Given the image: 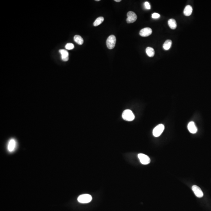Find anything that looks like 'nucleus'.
Here are the masks:
<instances>
[{
	"label": "nucleus",
	"mask_w": 211,
	"mask_h": 211,
	"mask_svg": "<svg viewBox=\"0 0 211 211\" xmlns=\"http://www.w3.org/2000/svg\"><path fill=\"white\" fill-rule=\"evenodd\" d=\"M122 117L125 120L131 121L134 119L135 117L133 113L131 110H126L123 111Z\"/></svg>",
	"instance_id": "f257e3e1"
},
{
	"label": "nucleus",
	"mask_w": 211,
	"mask_h": 211,
	"mask_svg": "<svg viewBox=\"0 0 211 211\" xmlns=\"http://www.w3.org/2000/svg\"><path fill=\"white\" fill-rule=\"evenodd\" d=\"M92 198L91 195L88 194H84L79 196L78 201L81 203H88L91 201Z\"/></svg>",
	"instance_id": "f03ea898"
},
{
	"label": "nucleus",
	"mask_w": 211,
	"mask_h": 211,
	"mask_svg": "<svg viewBox=\"0 0 211 211\" xmlns=\"http://www.w3.org/2000/svg\"><path fill=\"white\" fill-rule=\"evenodd\" d=\"M116 42V38L114 35L110 36L107 40V45L108 48L110 49H114L115 47Z\"/></svg>",
	"instance_id": "7ed1b4c3"
},
{
	"label": "nucleus",
	"mask_w": 211,
	"mask_h": 211,
	"mask_svg": "<svg viewBox=\"0 0 211 211\" xmlns=\"http://www.w3.org/2000/svg\"><path fill=\"white\" fill-rule=\"evenodd\" d=\"M165 129L164 125L163 124H159L154 129L153 131V135L156 137H159L163 132Z\"/></svg>",
	"instance_id": "20e7f679"
},
{
	"label": "nucleus",
	"mask_w": 211,
	"mask_h": 211,
	"mask_svg": "<svg viewBox=\"0 0 211 211\" xmlns=\"http://www.w3.org/2000/svg\"><path fill=\"white\" fill-rule=\"evenodd\" d=\"M138 157L140 162L143 165H147L150 163V160L147 155L144 154L140 153L138 154Z\"/></svg>",
	"instance_id": "39448f33"
},
{
	"label": "nucleus",
	"mask_w": 211,
	"mask_h": 211,
	"mask_svg": "<svg viewBox=\"0 0 211 211\" xmlns=\"http://www.w3.org/2000/svg\"><path fill=\"white\" fill-rule=\"evenodd\" d=\"M127 18L126 19L127 23H132L134 22L137 19V14L133 11H130L127 14Z\"/></svg>",
	"instance_id": "423d86ee"
},
{
	"label": "nucleus",
	"mask_w": 211,
	"mask_h": 211,
	"mask_svg": "<svg viewBox=\"0 0 211 211\" xmlns=\"http://www.w3.org/2000/svg\"><path fill=\"white\" fill-rule=\"evenodd\" d=\"M17 146V142L15 139H11L9 140L7 145V150L10 152H13L15 150Z\"/></svg>",
	"instance_id": "0eeeda50"
},
{
	"label": "nucleus",
	"mask_w": 211,
	"mask_h": 211,
	"mask_svg": "<svg viewBox=\"0 0 211 211\" xmlns=\"http://www.w3.org/2000/svg\"><path fill=\"white\" fill-rule=\"evenodd\" d=\"M192 190L196 196L199 198H202L204 195L203 192L200 187L197 185H193L192 186Z\"/></svg>",
	"instance_id": "6e6552de"
},
{
	"label": "nucleus",
	"mask_w": 211,
	"mask_h": 211,
	"mask_svg": "<svg viewBox=\"0 0 211 211\" xmlns=\"http://www.w3.org/2000/svg\"><path fill=\"white\" fill-rule=\"evenodd\" d=\"M152 33V30L149 27H146L141 30L140 35L142 37H147L151 35Z\"/></svg>",
	"instance_id": "1a4fd4ad"
},
{
	"label": "nucleus",
	"mask_w": 211,
	"mask_h": 211,
	"mask_svg": "<svg viewBox=\"0 0 211 211\" xmlns=\"http://www.w3.org/2000/svg\"><path fill=\"white\" fill-rule=\"evenodd\" d=\"M188 129L191 133L195 134L198 131V129L193 122H190L188 125Z\"/></svg>",
	"instance_id": "9d476101"
},
{
	"label": "nucleus",
	"mask_w": 211,
	"mask_h": 211,
	"mask_svg": "<svg viewBox=\"0 0 211 211\" xmlns=\"http://www.w3.org/2000/svg\"><path fill=\"white\" fill-rule=\"evenodd\" d=\"M59 52L61 54L62 59L63 61L66 62L69 60V52L65 50L60 49L59 50Z\"/></svg>",
	"instance_id": "9b49d317"
},
{
	"label": "nucleus",
	"mask_w": 211,
	"mask_h": 211,
	"mask_svg": "<svg viewBox=\"0 0 211 211\" xmlns=\"http://www.w3.org/2000/svg\"><path fill=\"white\" fill-rule=\"evenodd\" d=\"M192 11L193 9L192 7L190 5H187L185 7L183 13L185 16H189L192 14Z\"/></svg>",
	"instance_id": "f8f14e48"
},
{
	"label": "nucleus",
	"mask_w": 211,
	"mask_h": 211,
	"mask_svg": "<svg viewBox=\"0 0 211 211\" xmlns=\"http://www.w3.org/2000/svg\"><path fill=\"white\" fill-rule=\"evenodd\" d=\"M168 25L172 29H175L177 27V23L174 19H171L168 20Z\"/></svg>",
	"instance_id": "ddd939ff"
},
{
	"label": "nucleus",
	"mask_w": 211,
	"mask_h": 211,
	"mask_svg": "<svg viewBox=\"0 0 211 211\" xmlns=\"http://www.w3.org/2000/svg\"><path fill=\"white\" fill-rule=\"evenodd\" d=\"M146 52L148 56L150 57H153L155 54V51L153 48L151 47H147L146 49Z\"/></svg>",
	"instance_id": "4468645a"
},
{
	"label": "nucleus",
	"mask_w": 211,
	"mask_h": 211,
	"mask_svg": "<svg viewBox=\"0 0 211 211\" xmlns=\"http://www.w3.org/2000/svg\"><path fill=\"white\" fill-rule=\"evenodd\" d=\"M74 39L75 42L76 43L78 44L79 45H82L83 43V42H84V40H83V39L82 38L81 36H80L79 35H75V36H74Z\"/></svg>",
	"instance_id": "2eb2a0df"
},
{
	"label": "nucleus",
	"mask_w": 211,
	"mask_h": 211,
	"mask_svg": "<svg viewBox=\"0 0 211 211\" xmlns=\"http://www.w3.org/2000/svg\"><path fill=\"white\" fill-rule=\"evenodd\" d=\"M172 45V41L170 40H167L163 45V48L165 50H168L170 49Z\"/></svg>",
	"instance_id": "dca6fc26"
},
{
	"label": "nucleus",
	"mask_w": 211,
	"mask_h": 211,
	"mask_svg": "<svg viewBox=\"0 0 211 211\" xmlns=\"http://www.w3.org/2000/svg\"><path fill=\"white\" fill-rule=\"evenodd\" d=\"M104 18L103 17H99L97 18L96 20H95V22L94 23V26H99V25L102 23V22L104 21Z\"/></svg>",
	"instance_id": "f3484780"
},
{
	"label": "nucleus",
	"mask_w": 211,
	"mask_h": 211,
	"mask_svg": "<svg viewBox=\"0 0 211 211\" xmlns=\"http://www.w3.org/2000/svg\"><path fill=\"white\" fill-rule=\"evenodd\" d=\"M74 48V44L72 43H68L65 46V48L66 49L72 50Z\"/></svg>",
	"instance_id": "a211bd4d"
},
{
	"label": "nucleus",
	"mask_w": 211,
	"mask_h": 211,
	"mask_svg": "<svg viewBox=\"0 0 211 211\" xmlns=\"http://www.w3.org/2000/svg\"><path fill=\"white\" fill-rule=\"evenodd\" d=\"M152 17L153 19H158L160 17V14H159L157 13H154L152 14Z\"/></svg>",
	"instance_id": "6ab92c4d"
},
{
	"label": "nucleus",
	"mask_w": 211,
	"mask_h": 211,
	"mask_svg": "<svg viewBox=\"0 0 211 211\" xmlns=\"http://www.w3.org/2000/svg\"><path fill=\"white\" fill-rule=\"evenodd\" d=\"M144 6H145V7L146 9L147 10H150V6L149 3L148 2H146L144 3Z\"/></svg>",
	"instance_id": "aec40b11"
},
{
	"label": "nucleus",
	"mask_w": 211,
	"mask_h": 211,
	"mask_svg": "<svg viewBox=\"0 0 211 211\" xmlns=\"http://www.w3.org/2000/svg\"><path fill=\"white\" fill-rule=\"evenodd\" d=\"M115 1L116 2H120L121 1V0H115Z\"/></svg>",
	"instance_id": "412c9836"
},
{
	"label": "nucleus",
	"mask_w": 211,
	"mask_h": 211,
	"mask_svg": "<svg viewBox=\"0 0 211 211\" xmlns=\"http://www.w3.org/2000/svg\"><path fill=\"white\" fill-rule=\"evenodd\" d=\"M100 1V0H96V1Z\"/></svg>",
	"instance_id": "4be33fe9"
}]
</instances>
